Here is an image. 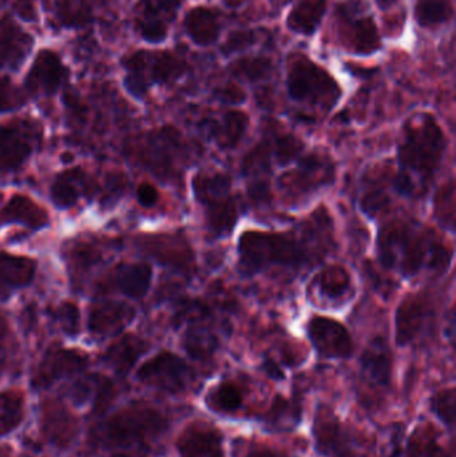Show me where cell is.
Returning a JSON list of instances; mask_svg holds the SVG:
<instances>
[{
  "label": "cell",
  "mask_w": 456,
  "mask_h": 457,
  "mask_svg": "<svg viewBox=\"0 0 456 457\" xmlns=\"http://www.w3.org/2000/svg\"><path fill=\"white\" fill-rule=\"evenodd\" d=\"M294 233L246 230L238 241V261L244 273L254 274L272 266L300 268L312 260L311 241Z\"/></svg>",
  "instance_id": "cell-3"
},
{
  "label": "cell",
  "mask_w": 456,
  "mask_h": 457,
  "mask_svg": "<svg viewBox=\"0 0 456 457\" xmlns=\"http://www.w3.org/2000/svg\"><path fill=\"white\" fill-rule=\"evenodd\" d=\"M334 179V162L328 157L313 153L299 158L296 168L283 174L278 184L284 195L286 193L289 197L302 198L331 184Z\"/></svg>",
  "instance_id": "cell-10"
},
{
  "label": "cell",
  "mask_w": 456,
  "mask_h": 457,
  "mask_svg": "<svg viewBox=\"0 0 456 457\" xmlns=\"http://www.w3.org/2000/svg\"><path fill=\"white\" fill-rule=\"evenodd\" d=\"M101 260V250L91 242L77 241L66 250L67 269L75 284H80Z\"/></svg>",
  "instance_id": "cell-34"
},
{
  "label": "cell",
  "mask_w": 456,
  "mask_h": 457,
  "mask_svg": "<svg viewBox=\"0 0 456 457\" xmlns=\"http://www.w3.org/2000/svg\"><path fill=\"white\" fill-rule=\"evenodd\" d=\"M332 457H358L356 456V453H353L352 450H351L350 447H344L343 450L337 451L336 453H335Z\"/></svg>",
  "instance_id": "cell-52"
},
{
  "label": "cell",
  "mask_w": 456,
  "mask_h": 457,
  "mask_svg": "<svg viewBox=\"0 0 456 457\" xmlns=\"http://www.w3.org/2000/svg\"><path fill=\"white\" fill-rule=\"evenodd\" d=\"M184 27L187 37L195 45L203 46V47L217 42L220 31H221L219 13L211 8L206 7H195L190 10L185 16Z\"/></svg>",
  "instance_id": "cell-29"
},
{
  "label": "cell",
  "mask_w": 456,
  "mask_h": 457,
  "mask_svg": "<svg viewBox=\"0 0 456 457\" xmlns=\"http://www.w3.org/2000/svg\"><path fill=\"white\" fill-rule=\"evenodd\" d=\"M137 244L153 260L170 268L187 270L195 260L189 242L178 234H146L138 237Z\"/></svg>",
  "instance_id": "cell-14"
},
{
  "label": "cell",
  "mask_w": 456,
  "mask_h": 457,
  "mask_svg": "<svg viewBox=\"0 0 456 457\" xmlns=\"http://www.w3.org/2000/svg\"><path fill=\"white\" fill-rule=\"evenodd\" d=\"M137 198L144 208H153L160 200V193L153 185L142 184L137 189Z\"/></svg>",
  "instance_id": "cell-51"
},
{
  "label": "cell",
  "mask_w": 456,
  "mask_h": 457,
  "mask_svg": "<svg viewBox=\"0 0 456 457\" xmlns=\"http://www.w3.org/2000/svg\"><path fill=\"white\" fill-rule=\"evenodd\" d=\"M265 420H267L268 426L273 427L275 429L288 431L299 423V407L291 400L278 397L269 412L265 416Z\"/></svg>",
  "instance_id": "cell-40"
},
{
  "label": "cell",
  "mask_w": 456,
  "mask_h": 457,
  "mask_svg": "<svg viewBox=\"0 0 456 457\" xmlns=\"http://www.w3.org/2000/svg\"><path fill=\"white\" fill-rule=\"evenodd\" d=\"M377 254L387 269H399L406 277L422 269L444 273L452 260V250L442 244L430 230L415 228L404 221L386 225L377 237Z\"/></svg>",
  "instance_id": "cell-2"
},
{
  "label": "cell",
  "mask_w": 456,
  "mask_h": 457,
  "mask_svg": "<svg viewBox=\"0 0 456 457\" xmlns=\"http://www.w3.org/2000/svg\"><path fill=\"white\" fill-rule=\"evenodd\" d=\"M136 317V311L120 301H98L88 309L87 328L95 337H110L122 332Z\"/></svg>",
  "instance_id": "cell-20"
},
{
  "label": "cell",
  "mask_w": 456,
  "mask_h": 457,
  "mask_svg": "<svg viewBox=\"0 0 456 457\" xmlns=\"http://www.w3.org/2000/svg\"><path fill=\"white\" fill-rule=\"evenodd\" d=\"M50 5L54 19L63 29H83L94 21L90 0H51Z\"/></svg>",
  "instance_id": "cell-33"
},
{
  "label": "cell",
  "mask_w": 456,
  "mask_h": 457,
  "mask_svg": "<svg viewBox=\"0 0 456 457\" xmlns=\"http://www.w3.org/2000/svg\"><path fill=\"white\" fill-rule=\"evenodd\" d=\"M308 338L324 359H350L355 351L352 336L342 322L328 317L315 316L308 321Z\"/></svg>",
  "instance_id": "cell-12"
},
{
  "label": "cell",
  "mask_w": 456,
  "mask_h": 457,
  "mask_svg": "<svg viewBox=\"0 0 456 457\" xmlns=\"http://www.w3.org/2000/svg\"><path fill=\"white\" fill-rule=\"evenodd\" d=\"M34 47V37L8 15L0 18V66L18 69Z\"/></svg>",
  "instance_id": "cell-23"
},
{
  "label": "cell",
  "mask_w": 456,
  "mask_h": 457,
  "mask_svg": "<svg viewBox=\"0 0 456 457\" xmlns=\"http://www.w3.org/2000/svg\"><path fill=\"white\" fill-rule=\"evenodd\" d=\"M312 437L315 451L320 456L332 457L337 451L347 447L344 426L331 405L320 404L316 408Z\"/></svg>",
  "instance_id": "cell-21"
},
{
  "label": "cell",
  "mask_w": 456,
  "mask_h": 457,
  "mask_svg": "<svg viewBox=\"0 0 456 457\" xmlns=\"http://www.w3.org/2000/svg\"><path fill=\"white\" fill-rule=\"evenodd\" d=\"M137 376L145 386L169 395L184 394L195 380L189 364L169 351L160 352L144 362Z\"/></svg>",
  "instance_id": "cell-9"
},
{
  "label": "cell",
  "mask_w": 456,
  "mask_h": 457,
  "mask_svg": "<svg viewBox=\"0 0 456 457\" xmlns=\"http://www.w3.org/2000/svg\"><path fill=\"white\" fill-rule=\"evenodd\" d=\"M446 147V137L434 115L420 114L407 120L398 150L399 173L394 181L399 195L414 197L426 193Z\"/></svg>",
  "instance_id": "cell-1"
},
{
  "label": "cell",
  "mask_w": 456,
  "mask_h": 457,
  "mask_svg": "<svg viewBox=\"0 0 456 457\" xmlns=\"http://www.w3.org/2000/svg\"><path fill=\"white\" fill-rule=\"evenodd\" d=\"M452 15L450 0H419L415 11L418 23L423 27L439 26Z\"/></svg>",
  "instance_id": "cell-41"
},
{
  "label": "cell",
  "mask_w": 456,
  "mask_h": 457,
  "mask_svg": "<svg viewBox=\"0 0 456 457\" xmlns=\"http://www.w3.org/2000/svg\"><path fill=\"white\" fill-rule=\"evenodd\" d=\"M394 0H377V3H379L380 7H388V5L393 3Z\"/></svg>",
  "instance_id": "cell-53"
},
{
  "label": "cell",
  "mask_w": 456,
  "mask_h": 457,
  "mask_svg": "<svg viewBox=\"0 0 456 457\" xmlns=\"http://www.w3.org/2000/svg\"><path fill=\"white\" fill-rule=\"evenodd\" d=\"M42 420L43 434L58 447H67L77 435V420L62 405H47L43 411Z\"/></svg>",
  "instance_id": "cell-28"
},
{
  "label": "cell",
  "mask_w": 456,
  "mask_h": 457,
  "mask_svg": "<svg viewBox=\"0 0 456 457\" xmlns=\"http://www.w3.org/2000/svg\"><path fill=\"white\" fill-rule=\"evenodd\" d=\"M16 340L10 322L0 314V370L8 367L16 352Z\"/></svg>",
  "instance_id": "cell-47"
},
{
  "label": "cell",
  "mask_w": 456,
  "mask_h": 457,
  "mask_svg": "<svg viewBox=\"0 0 456 457\" xmlns=\"http://www.w3.org/2000/svg\"><path fill=\"white\" fill-rule=\"evenodd\" d=\"M388 205V197L385 193L380 190H369L366 195L361 197V211L367 214V216L377 217L380 212L385 211Z\"/></svg>",
  "instance_id": "cell-49"
},
{
  "label": "cell",
  "mask_w": 456,
  "mask_h": 457,
  "mask_svg": "<svg viewBox=\"0 0 456 457\" xmlns=\"http://www.w3.org/2000/svg\"><path fill=\"white\" fill-rule=\"evenodd\" d=\"M185 349L193 359L206 360L217 349V338L203 329H190L185 336Z\"/></svg>",
  "instance_id": "cell-43"
},
{
  "label": "cell",
  "mask_w": 456,
  "mask_h": 457,
  "mask_svg": "<svg viewBox=\"0 0 456 457\" xmlns=\"http://www.w3.org/2000/svg\"><path fill=\"white\" fill-rule=\"evenodd\" d=\"M246 394L240 384L221 381L206 392L205 404L209 411L221 416H233L243 410Z\"/></svg>",
  "instance_id": "cell-31"
},
{
  "label": "cell",
  "mask_w": 456,
  "mask_h": 457,
  "mask_svg": "<svg viewBox=\"0 0 456 457\" xmlns=\"http://www.w3.org/2000/svg\"><path fill=\"white\" fill-rule=\"evenodd\" d=\"M18 224L39 230L50 224V216L39 204L26 195H13L0 206V228Z\"/></svg>",
  "instance_id": "cell-24"
},
{
  "label": "cell",
  "mask_w": 456,
  "mask_h": 457,
  "mask_svg": "<svg viewBox=\"0 0 456 457\" xmlns=\"http://www.w3.org/2000/svg\"><path fill=\"white\" fill-rule=\"evenodd\" d=\"M184 0H141L137 29L142 39L161 43L168 37V23L174 21Z\"/></svg>",
  "instance_id": "cell-19"
},
{
  "label": "cell",
  "mask_w": 456,
  "mask_h": 457,
  "mask_svg": "<svg viewBox=\"0 0 456 457\" xmlns=\"http://www.w3.org/2000/svg\"><path fill=\"white\" fill-rule=\"evenodd\" d=\"M27 102V94L8 77H0V114L21 109Z\"/></svg>",
  "instance_id": "cell-45"
},
{
  "label": "cell",
  "mask_w": 456,
  "mask_h": 457,
  "mask_svg": "<svg viewBox=\"0 0 456 457\" xmlns=\"http://www.w3.org/2000/svg\"><path fill=\"white\" fill-rule=\"evenodd\" d=\"M249 118L240 110L225 112L221 120L206 123V131L221 149H233L240 144L248 130Z\"/></svg>",
  "instance_id": "cell-27"
},
{
  "label": "cell",
  "mask_w": 456,
  "mask_h": 457,
  "mask_svg": "<svg viewBox=\"0 0 456 457\" xmlns=\"http://www.w3.org/2000/svg\"><path fill=\"white\" fill-rule=\"evenodd\" d=\"M361 373L371 383L388 386L393 378V353L385 338L377 337L364 349L361 357Z\"/></svg>",
  "instance_id": "cell-25"
},
{
  "label": "cell",
  "mask_w": 456,
  "mask_h": 457,
  "mask_svg": "<svg viewBox=\"0 0 456 457\" xmlns=\"http://www.w3.org/2000/svg\"><path fill=\"white\" fill-rule=\"evenodd\" d=\"M340 12L347 15L351 21V43L356 54L369 55L380 48V35L377 23L372 16H361L353 18L352 12L348 10L347 4L340 8Z\"/></svg>",
  "instance_id": "cell-35"
},
{
  "label": "cell",
  "mask_w": 456,
  "mask_h": 457,
  "mask_svg": "<svg viewBox=\"0 0 456 457\" xmlns=\"http://www.w3.org/2000/svg\"><path fill=\"white\" fill-rule=\"evenodd\" d=\"M69 78V69L61 55L50 48L37 51L24 77L23 90L27 96H51Z\"/></svg>",
  "instance_id": "cell-11"
},
{
  "label": "cell",
  "mask_w": 456,
  "mask_h": 457,
  "mask_svg": "<svg viewBox=\"0 0 456 457\" xmlns=\"http://www.w3.org/2000/svg\"><path fill=\"white\" fill-rule=\"evenodd\" d=\"M153 269L147 262H122L112 269L102 279V292L122 293L128 297L139 300L145 297L152 287Z\"/></svg>",
  "instance_id": "cell-17"
},
{
  "label": "cell",
  "mask_w": 456,
  "mask_h": 457,
  "mask_svg": "<svg viewBox=\"0 0 456 457\" xmlns=\"http://www.w3.org/2000/svg\"><path fill=\"white\" fill-rule=\"evenodd\" d=\"M35 134L23 120L0 125V173L18 170L31 157Z\"/></svg>",
  "instance_id": "cell-13"
},
{
  "label": "cell",
  "mask_w": 456,
  "mask_h": 457,
  "mask_svg": "<svg viewBox=\"0 0 456 457\" xmlns=\"http://www.w3.org/2000/svg\"><path fill=\"white\" fill-rule=\"evenodd\" d=\"M128 152L142 166L165 179L173 177L187 158L181 134L170 126L131 139Z\"/></svg>",
  "instance_id": "cell-6"
},
{
  "label": "cell",
  "mask_w": 456,
  "mask_h": 457,
  "mask_svg": "<svg viewBox=\"0 0 456 457\" xmlns=\"http://www.w3.org/2000/svg\"><path fill=\"white\" fill-rule=\"evenodd\" d=\"M272 64L268 58H243L236 62L232 72L244 79L260 80L269 75Z\"/></svg>",
  "instance_id": "cell-44"
},
{
  "label": "cell",
  "mask_w": 456,
  "mask_h": 457,
  "mask_svg": "<svg viewBox=\"0 0 456 457\" xmlns=\"http://www.w3.org/2000/svg\"><path fill=\"white\" fill-rule=\"evenodd\" d=\"M327 11V0H299L288 16L289 29L297 34H315Z\"/></svg>",
  "instance_id": "cell-36"
},
{
  "label": "cell",
  "mask_w": 456,
  "mask_h": 457,
  "mask_svg": "<svg viewBox=\"0 0 456 457\" xmlns=\"http://www.w3.org/2000/svg\"><path fill=\"white\" fill-rule=\"evenodd\" d=\"M433 306L425 293H412L399 303L395 314V340L399 346H407L422 335Z\"/></svg>",
  "instance_id": "cell-16"
},
{
  "label": "cell",
  "mask_w": 456,
  "mask_h": 457,
  "mask_svg": "<svg viewBox=\"0 0 456 457\" xmlns=\"http://www.w3.org/2000/svg\"><path fill=\"white\" fill-rule=\"evenodd\" d=\"M254 35L251 31H233L228 37L227 42L222 46L225 55L236 53V51L245 50L249 46L253 45Z\"/></svg>",
  "instance_id": "cell-50"
},
{
  "label": "cell",
  "mask_w": 456,
  "mask_h": 457,
  "mask_svg": "<svg viewBox=\"0 0 456 457\" xmlns=\"http://www.w3.org/2000/svg\"><path fill=\"white\" fill-rule=\"evenodd\" d=\"M179 457H227L224 435L214 424L195 420L187 424L177 440Z\"/></svg>",
  "instance_id": "cell-15"
},
{
  "label": "cell",
  "mask_w": 456,
  "mask_h": 457,
  "mask_svg": "<svg viewBox=\"0 0 456 457\" xmlns=\"http://www.w3.org/2000/svg\"><path fill=\"white\" fill-rule=\"evenodd\" d=\"M406 457H450L431 426H419L407 443Z\"/></svg>",
  "instance_id": "cell-37"
},
{
  "label": "cell",
  "mask_w": 456,
  "mask_h": 457,
  "mask_svg": "<svg viewBox=\"0 0 456 457\" xmlns=\"http://www.w3.org/2000/svg\"><path fill=\"white\" fill-rule=\"evenodd\" d=\"M434 214L442 227L447 230L454 231L455 228V184L454 179H450L446 184L439 187L434 200Z\"/></svg>",
  "instance_id": "cell-39"
},
{
  "label": "cell",
  "mask_w": 456,
  "mask_h": 457,
  "mask_svg": "<svg viewBox=\"0 0 456 457\" xmlns=\"http://www.w3.org/2000/svg\"><path fill=\"white\" fill-rule=\"evenodd\" d=\"M88 359L74 349L54 348L43 356L32 378V386L47 388L54 381L70 378L87 367Z\"/></svg>",
  "instance_id": "cell-18"
},
{
  "label": "cell",
  "mask_w": 456,
  "mask_h": 457,
  "mask_svg": "<svg viewBox=\"0 0 456 457\" xmlns=\"http://www.w3.org/2000/svg\"><path fill=\"white\" fill-rule=\"evenodd\" d=\"M94 192L93 179L82 168L67 169L54 179L51 200L59 209H70Z\"/></svg>",
  "instance_id": "cell-22"
},
{
  "label": "cell",
  "mask_w": 456,
  "mask_h": 457,
  "mask_svg": "<svg viewBox=\"0 0 456 457\" xmlns=\"http://www.w3.org/2000/svg\"><path fill=\"white\" fill-rule=\"evenodd\" d=\"M272 153H275V158L281 165H288L292 161L297 160L302 154L304 145L299 138L294 136L278 137L273 142Z\"/></svg>",
  "instance_id": "cell-46"
},
{
  "label": "cell",
  "mask_w": 456,
  "mask_h": 457,
  "mask_svg": "<svg viewBox=\"0 0 456 457\" xmlns=\"http://www.w3.org/2000/svg\"><path fill=\"white\" fill-rule=\"evenodd\" d=\"M37 261L26 255L0 252V285L10 289H21L34 281Z\"/></svg>",
  "instance_id": "cell-30"
},
{
  "label": "cell",
  "mask_w": 456,
  "mask_h": 457,
  "mask_svg": "<svg viewBox=\"0 0 456 457\" xmlns=\"http://www.w3.org/2000/svg\"><path fill=\"white\" fill-rule=\"evenodd\" d=\"M120 64L126 71V90L136 98H144L150 86L176 82L189 70L187 62L170 51L138 50L123 56Z\"/></svg>",
  "instance_id": "cell-4"
},
{
  "label": "cell",
  "mask_w": 456,
  "mask_h": 457,
  "mask_svg": "<svg viewBox=\"0 0 456 457\" xmlns=\"http://www.w3.org/2000/svg\"><path fill=\"white\" fill-rule=\"evenodd\" d=\"M24 419V399L21 394L7 391L0 394V436L10 434Z\"/></svg>",
  "instance_id": "cell-38"
},
{
  "label": "cell",
  "mask_w": 456,
  "mask_h": 457,
  "mask_svg": "<svg viewBox=\"0 0 456 457\" xmlns=\"http://www.w3.org/2000/svg\"><path fill=\"white\" fill-rule=\"evenodd\" d=\"M168 419L149 405H131L106 423V439L118 447L145 445L168 429Z\"/></svg>",
  "instance_id": "cell-7"
},
{
  "label": "cell",
  "mask_w": 456,
  "mask_h": 457,
  "mask_svg": "<svg viewBox=\"0 0 456 457\" xmlns=\"http://www.w3.org/2000/svg\"><path fill=\"white\" fill-rule=\"evenodd\" d=\"M192 187L195 200L205 212L211 233L216 237L229 236L240 216L229 177L219 171H200L193 179Z\"/></svg>",
  "instance_id": "cell-5"
},
{
  "label": "cell",
  "mask_w": 456,
  "mask_h": 457,
  "mask_svg": "<svg viewBox=\"0 0 456 457\" xmlns=\"http://www.w3.org/2000/svg\"><path fill=\"white\" fill-rule=\"evenodd\" d=\"M312 282L318 295L331 303H342L353 293L350 271L340 265H328L321 269Z\"/></svg>",
  "instance_id": "cell-26"
},
{
  "label": "cell",
  "mask_w": 456,
  "mask_h": 457,
  "mask_svg": "<svg viewBox=\"0 0 456 457\" xmlns=\"http://www.w3.org/2000/svg\"><path fill=\"white\" fill-rule=\"evenodd\" d=\"M286 88L294 101L327 109L334 107L342 94L336 80L304 56L292 62L286 77Z\"/></svg>",
  "instance_id": "cell-8"
},
{
  "label": "cell",
  "mask_w": 456,
  "mask_h": 457,
  "mask_svg": "<svg viewBox=\"0 0 456 457\" xmlns=\"http://www.w3.org/2000/svg\"><path fill=\"white\" fill-rule=\"evenodd\" d=\"M456 395L454 386L441 389L431 397V412L447 428L452 429L455 426Z\"/></svg>",
  "instance_id": "cell-42"
},
{
  "label": "cell",
  "mask_w": 456,
  "mask_h": 457,
  "mask_svg": "<svg viewBox=\"0 0 456 457\" xmlns=\"http://www.w3.org/2000/svg\"><path fill=\"white\" fill-rule=\"evenodd\" d=\"M54 317L69 335L79 332V311L75 303H62L54 312Z\"/></svg>",
  "instance_id": "cell-48"
},
{
  "label": "cell",
  "mask_w": 456,
  "mask_h": 457,
  "mask_svg": "<svg viewBox=\"0 0 456 457\" xmlns=\"http://www.w3.org/2000/svg\"><path fill=\"white\" fill-rule=\"evenodd\" d=\"M149 344L144 338L136 335H125L118 338L107 349V364L120 375H126L134 367L139 357L146 353Z\"/></svg>",
  "instance_id": "cell-32"
}]
</instances>
